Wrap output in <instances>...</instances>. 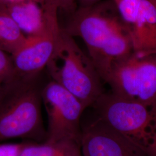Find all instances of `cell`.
<instances>
[{"instance_id": "9", "label": "cell", "mask_w": 156, "mask_h": 156, "mask_svg": "<svg viewBox=\"0 0 156 156\" xmlns=\"http://www.w3.org/2000/svg\"><path fill=\"white\" fill-rule=\"evenodd\" d=\"M4 4L9 16L27 37L41 35L52 24L58 23L57 16L45 14L40 0H17Z\"/></svg>"}, {"instance_id": "8", "label": "cell", "mask_w": 156, "mask_h": 156, "mask_svg": "<svg viewBox=\"0 0 156 156\" xmlns=\"http://www.w3.org/2000/svg\"><path fill=\"white\" fill-rule=\"evenodd\" d=\"M61 31L56 23L41 35L27 37L25 42L11 55L17 79L35 80L47 66Z\"/></svg>"}, {"instance_id": "3", "label": "cell", "mask_w": 156, "mask_h": 156, "mask_svg": "<svg viewBox=\"0 0 156 156\" xmlns=\"http://www.w3.org/2000/svg\"><path fill=\"white\" fill-rule=\"evenodd\" d=\"M41 89L34 80L18 79L10 84L0 101V142L22 138L41 143L46 140Z\"/></svg>"}, {"instance_id": "15", "label": "cell", "mask_w": 156, "mask_h": 156, "mask_svg": "<svg viewBox=\"0 0 156 156\" xmlns=\"http://www.w3.org/2000/svg\"><path fill=\"white\" fill-rule=\"evenodd\" d=\"M16 80L11 56L0 50V83H9Z\"/></svg>"}, {"instance_id": "12", "label": "cell", "mask_w": 156, "mask_h": 156, "mask_svg": "<svg viewBox=\"0 0 156 156\" xmlns=\"http://www.w3.org/2000/svg\"><path fill=\"white\" fill-rule=\"evenodd\" d=\"M27 39L0 0V50L12 55Z\"/></svg>"}, {"instance_id": "16", "label": "cell", "mask_w": 156, "mask_h": 156, "mask_svg": "<svg viewBox=\"0 0 156 156\" xmlns=\"http://www.w3.org/2000/svg\"><path fill=\"white\" fill-rule=\"evenodd\" d=\"M26 143L0 144V156H20L23 148Z\"/></svg>"}, {"instance_id": "10", "label": "cell", "mask_w": 156, "mask_h": 156, "mask_svg": "<svg viewBox=\"0 0 156 156\" xmlns=\"http://www.w3.org/2000/svg\"><path fill=\"white\" fill-rule=\"evenodd\" d=\"M129 32L134 51L156 53V9L149 0H143L140 15Z\"/></svg>"}, {"instance_id": "6", "label": "cell", "mask_w": 156, "mask_h": 156, "mask_svg": "<svg viewBox=\"0 0 156 156\" xmlns=\"http://www.w3.org/2000/svg\"><path fill=\"white\" fill-rule=\"evenodd\" d=\"M41 98L48 116L45 141L73 140L80 145L81 117L86 110L81 102L51 80L41 89Z\"/></svg>"}, {"instance_id": "2", "label": "cell", "mask_w": 156, "mask_h": 156, "mask_svg": "<svg viewBox=\"0 0 156 156\" xmlns=\"http://www.w3.org/2000/svg\"><path fill=\"white\" fill-rule=\"evenodd\" d=\"M46 68L51 80L75 95L86 109L105 93L103 81L89 56L62 29Z\"/></svg>"}, {"instance_id": "4", "label": "cell", "mask_w": 156, "mask_h": 156, "mask_svg": "<svg viewBox=\"0 0 156 156\" xmlns=\"http://www.w3.org/2000/svg\"><path fill=\"white\" fill-rule=\"evenodd\" d=\"M96 115L148 156H156V102L126 100L104 93L91 106Z\"/></svg>"}, {"instance_id": "13", "label": "cell", "mask_w": 156, "mask_h": 156, "mask_svg": "<svg viewBox=\"0 0 156 156\" xmlns=\"http://www.w3.org/2000/svg\"><path fill=\"white\" fill-rule=\"evenodd\" d=\"M118 12L128 30L131 28L140 15L143 0H113Z\"/></svg>"}, {"instance_id": "7", "label": "cell", "mask_w": 156, "mask_h": 156, "mask_svg": "<svg viewBox=\"0 0 156 156\" xmlns=\"http://www.w3.org/2000/svg\"><path fill=\"white\" fill-rule=\"evenodd\" d=\"M82 128L83 156H148L97 115Z\"/></svg>"}, {"instance_id": "17", "label": "cell", "mask_w": 156, "mask_h": 156, "mask_svg": "<svg viewBox=\"0 0 156 156\" xmlns=\"http://www.w3.org/2000/svg\"><path fill=\"white\" fill-rule=\"evenodd\" d=\"M102 0H78V7H89L94 5Z\"/></svg>"}, {"instance_id": "1", "label": "cell", "mask_w": 156, "mask_h": 156, "mask_svg": "<svg viewBox=\"0 0 156 156\" xmlns=\"http://www.w3.org/2000/svg\"><path fill=\"white\" fill-rule=\"evenodd\" d=\"M62 30L73 38L82 39L105 83L113 66L134 51L128 28L113 0L78 7Z\"/></svg>"}, {"instance_id": "14", "label": "cell", "mask_w": 156, "mask_h": 156, "mask_svg": "<svg viewBox=\"0 0 156 156\" xmlns=\"http://www.w3.org/2000/svg\"><path fill=\"white\" fill-rule=\"evenodd\" d=\"M44 11L57 14L58 11L70 15V16L78 8V0H40Z\"/></svg>"}, {"instance_id": "18", "label": "cell", "mask_w": 156, "mask_h": 156, "mask_svg": "<svg viewBox=\"0 0 156 156\" xmlns=\"http://www.w3.org/2000/svg\"><path fill=\"white\" fill-rule=\"evenodd\" d=\"M11 83L7 84L0 83V101L3 98L4 96L5 95L7 90L8 89L10 84Z\"/></svg>"}, {"instance_id": "19", "label": "cell", "mask_w": 156, "mask_h": 156, "mask_svg": "<svg viewBox=\"0 0 156 156\" xmlns=\"http://www.w3.org/2000/svg\"><path fill=\"white\" fill-rule=\"evenodd\" d=\"M149 1L154 5L156 9V0H149Z\"/></svg>"}, {"instance_id": "5", "label": "cell", "mask_w": 156, "mask_h": 156, "mask_svg": "<svg viewBox=\"0 0 156 156\" xmlns=\"http://www.w3.org/2000/svg\"><path fill=\"white\" fill-rule=\"evenodd\" d=\"M105 83L123 100L156 102V53L133 51L113 66Z\"/></svg>"}, {"instance_id": "11", "label": "cell", "mask_w": 156, "mask_h": 156, "mask_svg": "<svg viewBox=\"0 0 156 156\" xmlns=\"http://www.w3.org/2000/svg\"><path fill=\"white\" fill-rule=\"evenodd\" d=\"M20 156H83L80 145L73 140L41 143L27 142Z\"/></svg>"}, {"instance_id": "20", "label": "cell", "mask_w": 156, "mask_h": 156, "mask_svg": "<svg viewBox=\"0 0 156 156\" xmlns=\"http://www.w3.org/2000/svg\"><path fill=\"white\" fill-rule=\"evenodd\" d=\"M2 1H4V2H13L17 0H2Z\"/></svg>"}]
</instances>
